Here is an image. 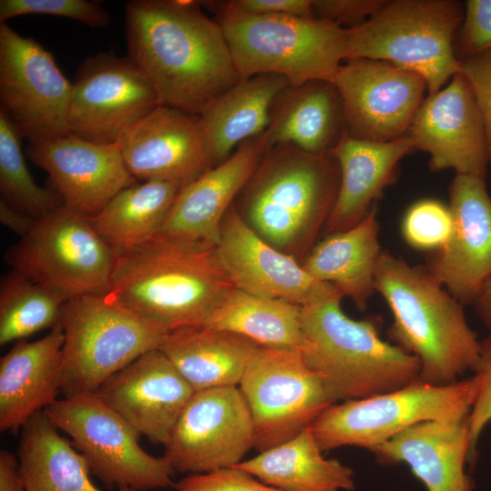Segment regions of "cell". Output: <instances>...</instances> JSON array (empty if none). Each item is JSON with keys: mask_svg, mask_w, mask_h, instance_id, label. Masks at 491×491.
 Listing matches in <instances>:
<instances>
[{"mask_svg": "<svg viewBox=\"0 0 491 491\" xmlns=\"http://www.w3.org/2000/svg\"><path fill=\"white\" fill-rule=\"evenodd\" d=\"M125 12L127 56L161 105L201 115L241 79L220 24L200 1L131 0Z\"/></svg>", "mask_w": 491, "mask_h": 491, "instance_id": "cell-1", "label": "cell"}, {"mask_svg": "<svg viewBox=\"0 0 491 491\" xmlns=\"http://www.w3.org/2000/svg\"><path fill=\"white\" fill-rule=\"evenodd\" d=\"M234 287L216 245L157 235L116 253L105 295L170 332L204 325Z\"/></svg>", "mask_w": 491, "mask_h": 491, "instance_id": "cell-2", "label": "cell"}, {"mask_svg": "<svg viewBox=\"0 0 491 491\" xmlns=\"http://www.w3.org/2000/svg\"><path fill=\"white\" fill-rule=\"evenodd\" d=\"M375 288L393 316L389 340L420 362L418 381L446 386L474 370L481 341L467 322L464 305L426 266L410 265L382 250Z\"/></svg>", "mask_w": 491, "mask_h": 491, "instance_id": "cell-3", "label": "cell"}, {"mask_svg": "<svg viewBox=\"0 0 491 491\" xmlns=\"http://www.w3.org/2000/svg\"><path fill=\"white\" fill-rule=\"evenodd\" d=\"M335 289L301 307V351L336 404L391 392L418 380L420 362L380 336L378 316L355 320Z\"/></svg>", "mask_w": 491, "mask_h": 491, "instance_id": "cell-4", "label": "cell"}, {"mask_svg": "<svg viewBox=\"0 0 491 491\" xmlns=\"http://www.w3.org/2000/svg\"><path fill=\"white\" fill-rule=\"evenodd\" d=\"M339 185V165L331 153L275 145L239 194L238 212L274 247L291 256L296 250L301 254L326 225Z\"/></svg>", "mask_w": 491, "mask_h": 491, "instance_id": "cell-5", "label": "cell"}, {"mask_svg": "<svg viewBox=\"0 0 491 491\" xmlns=\"http://www.w3.org/2000/svg\"><path fill=\"white\" fill-rule=\"evenodd\" d=\"M464 18L455 0H393L346 28V60H382L422 75L428 94L460 72L454 37Z\"/></svg>", "mask_w": 491, "mask_h": 491, "instance_id": "cell-6", "label": "cell"}, {"mask_svg": "<svg viewBox=\"0 0 491 491\" xmlns=\"http://www.w3.org/2000/svg\"><path fill=\"white\" fill-rule=\"evenodd\" d=\"M241 78L274 74L289 85L334 82L346 59V28L315 16L216 12Z\"/></svg>", "mask_w": 491, "mask_h": 491, "instance_id": "cell-7", "label": "cell"}, {"mask_svg": "<svg viewBox=\"0 0 491 491\" xmlns=\"http://www.w3.org/2000/svg\"><path fill=\"white\" fill-rule=\"evenodd\" d=\"M59 323L65 334V396L96 393L111 376L159 349L169 333L105 294L67 300Z\"/></svg>", "mask_w": 491, "mask_h": 491, "instance_id": "cell-8", "label": "cell"}, {"mask_svg": "<svg viewBox=\"0 0 491 491\" xmlns=\"http://www.w3.org/2000/svg\"><path fill=\"white\" fill-rule=\"evenodd\" d=\"M476 392L473 376L446 386L417 380L391 392L334 404L310 427L322 452L347 446L372 452L417 424L467 418Z\"/></svg>", "mask_w": 491, "mask_h": 491, "instance_id": "cell-9", "label": "cell"}, {"mask_svg": "<svg viewBox=\"0 0 491 491\" xmlns=\"http://www.w3.org/2000/svg\"><path fill=\"white\" fill-rule=\"evenodd\" d=\"M115 259L116 253L95 232L90 217L64 204L37 219L5 255L12 270L67 300L105 294Z\"/></svg>", "mask_w": 491, "mask_h": 491, "instance_id": "cell-10", "label": "cell"}, {"mask_svg": "<svg viewBox=\"0 0 491 491\" xmlns=\"http://www.w3.org/2000/svg\"><path fill=\"white\" fill-rule=\"evenodd\" d=\"M44 412L108 488L141 491L172 485L175 471L170 461L146 453L138 442L141 435L95 393L56 399Z\"/></svg>", "mask_w": 491, "mask_h": 491, "instance_id": "cell-11", "label": "cell"}, {"mask_svg": "<svg viewBox=\"0 0 491 491\" xmlns=\"http://www.w3.org/2000/svg\"><path fill=\"white\" fill-rule=\"evenodd\" d=\"M259 452L297 436L334 401L298 349L261 346L238 386Z\"/></svg>", "mask_w": 491, "mask_h": 491, "instance_id": "cell-12", "label": "cell"}, {"mask_svg": "<svg viewBox=\"0 0 491 491\" xmlns=\"http://www.w3.org/2000/svg\"><path fill=\"white\" fill-rule=\"evenodd\" d=\"M70 83L53 55L0 23V112L29 143L70 134Z\"/></svg>", "mask_w": 491, "mask_h": 491, "instance_id": "cell-13", "label": "cell"}, {"mask_svg": "<svg viewBox=\"0 0 491 491\" xmlns=\"http://www.w3.org/2000/svg\"><path fill=\"white\" fill-rule=\"evenodd\" d=\"M160 105L152 83L128 56L99 52L80 64L72 82L69 132L92 143L116 144Z\"/></svg>", "mask_w": 491, "mask_h": 491, "instance_id": "cell-14", "label": "cell"}, {"mask_svg": "<svg viewBox=\"0 0 491 491\" xmlns=\"http://www.w3.org/2000/svg\"><path fill=\"white\" fill-rule=\"evenodd\" d=\"M254 424L238 386L195 391L165 447L175 471L203 474L233 467L254 447Z\"/></svg>", "mask_w": 491, "mask_h": 491, "instance_id": "cell-15", "label": "cell"}, {"mask_svg": "<svg viewBox=\"0 0 491 491\" xmlns=\"http://www.w3.org/2000/svg\"><path fill=\"white\" fill-rule=\"evenodd\" d=\"M334 83L342 97L346 134L373 142L406 135L427 90L419 74L372 59L344 61Z\"/></svg>", "mask_w": 491, "mask_h": 491, "instance_id": "cell-16", "label": "cell"}, {"mask_svg": "<svg viewBox=\"0 0 491 491\" xmlns=\"http://www.w3.org/2000/svg\"><path fill=\"white\" fill-rule=\"evenodd\" d=\"M408 135L414 149L430 156V171L486 177L489 165L483 119L471 86L462 73L424 99Z\"/></svg>", "mask_w": 491, "mask_h": 491, "instance_id": "cell-17", "label": "cell"}, {"mask_svg": "<svg viewBox=\"0 0 491 491\" xmlns=\"http://www.w3.org/2000/svg\"><path fill=\"white\" fill-rule=\"evenodd\" d=\"M135 180L184 187L214 165L200 115L160 105L129 127L117 142Z\"/></svg>", "mask_w": 491, "mask_h": 491, "instance_id": "cell-18", "label": "cell"}, {"mask_svg": "<svg viewBox=\"0 0 491 491\" xmlns=\"http://www.w3.org/2000/svg\"><path fill=\"white\" fill-rule=\"evenodd\" d=\"M216 247L233 285L248 294L303 307L336 289L311 276L293 256L267 243L234 205L223 220Z\"/></svg>", "mask_w": 491, "mask_h": 491, "instance_id": "cell-19", "label": "cell"}, {"mask_svg": "<svg viewBox=\"0 0 491 491\" xmlns=\"http://www.w3.org/2000/svg\"><path fill=\"white\" fill-rule=\"evenodd\" d=\"M453 231L425 265L461 304L472 305L491 275V196L486 178L456 175L449 187Z\"/></svg>", "mask_w": 491, "mask_h": 491, "instance_id": "cell-20", "label": "cell"}, {"mask_svg": "<svg viewBox=\"0 0 491 491\" xmlns=\"http://www.w3.org/2000/svg\"><path fill=\"white\" fill-rule=\"evenodd\" d=\"M27 157L44 169L51 189L64 205L94 216L122 189L136 180L127 170L118 145L92 143L73 134L29 143Z\"/></svg>", "mask_w": 491, "mask_h": 491, "instance_id": "cell-21", "label": "cell"}, {"mask_svg": "<svg viewBox=\"0 0 491 491\" xmlns=\"http://www.w3.org/2000/svg\"><path fill=\"white\" fill-rule=\"evenodd\" d=\"M194 393L171 361L155 349L111 376L95 394L141 436L165 446Z\"/></svg>", "mask_w": 491, "mask_h": 491, "instance_id": "cell-22", "label": "cell"}, {"mask_svg": "<svg viewBox=\"0 0 491 491\" xmlns=\"http://www.w3.org/2000/svg\"><path fill=\"white\" fill-rule=\"evenodd\" d=\"M265 134L182 187L159 235L217 245L223 220L268 149Z\"/></svg>", "mask_w": 491, "mask_h": 491, "instance_id": "cell-23", "label": "cell"}, {"mask_svg": "<svg viewBox=\"0 0 491 491\" xmlns=\"http://www.w3.org/2000/svg\"><path fill=\"white\" fill-rule=\"evenodd\" d=\"M65 334L57 324L44 337L25 339L0 359V430L15 433L62 393Z\"/></svg>", "mask_w": 491, "mask_h": 491, "instance_id": "cell-24", "label": "cell"}, {"mask_svg": "<svg viewBox=\"0 0 491 491\" xmlns=\"http://www.w3.org/2000/svg\"><path fill=\"white\" fill-rule=\"evenodd\" d=\"M414 150L408 133L388 142H373L347 134L331 154L340 168L337 196L326 223L327 235L349 229L376 205L385 189L396 183L399 162Z\"/></svg>", "mask_w": 491, "mask_h": 491, "instance_id": "cell-25", "label": "cell"}, {"mask_svg": "<svg viewBox=\"0 0 491 491\" xmlns=\"http://www.w3.org/2000/svg\"><path fill=\"white\" fill-rule=\"evenodd\" d=\"M467 418L417 424L372 453L382 465H407L426 491H473V480L466 473L470 457Z\"/></svg>", "mask_w": 491, "mask_h": 491, "instance_id": "cell-26", "label": "cell"}, {"mask_svg": "<svg viewBox=\"0 0 491 491\" xmlns=\"http://www.w3.org/2000/svg\"><path fill=\"white\" fill-rule=\"evenodd\" d=\"M268 147L292 145L314 154L331 153L346 135L344 105L334 82L288 85L276 98L265 131Z\"/></svg>", "mask_w": 491, "mask_h": 491, "instance_id": "cell-27", "label": "cell"}, {"mask_svg": "<svg viewBox=\"0 0 491 491\" xmlns=\"http://www.w3.org/2000/svg\"><path fill=\"white\" fill-rule=\"evenodd\" d=\"M261 346L233 332L189 326L170 331L159 350L199 391L238 386Z\"/></svg>", "mask_w": 491, "mask_h": 491, "instance_id": "cell-28", "label": "cell"}, {"mask_svg": "<svg viewBox=\"0 0 491 491\" xmlns=\"http://www.w3.org/2000/svg\"><path fill=\"white\" fill-rule=\"evenodd\" d=\"M376 205L353 227L328 235L302 264L317 281L332 285L364 311L376 292L375 276L382 248Z\"/></svg>", "mask_w": 491, "mask_h": 491, "instance_id": "cell-29", "label": "cell"}, {"mask_svg": "<svg viewBox=\"0 0 491 491\" xmlns=\"http://www.w3.org/2000/svg\"><path fill=\"white\" fill-rule=\"evenodd\" d=\"M288 85L285 77L274 74L241 78L200 115L214 166L243 142L265 133L274 103Z\"/></svg>", "mask_w": 491, "mask_h": 491, "instance_id": "cell-30", "label": "cell"}, {"mask_svg": "<svg viewBox=\"0 0 491 491\" xmlns=\"http://www.w3.org/2000/svg\"><path fill=\"white\" fill-rule=\"evenodd\" d=\"M323 453L309 426L233 467L281 491L353 490V469L337 459L326 458Z\"/></svg>", "mask_w": 491, "mask_h": 491, "instance_id": "cell-31", "label": "cell"}, {"mask_svg": "<svg viewBox=\"0 0 491 491\" xmlns=\"http://www.w3.org/2000/svg\"><path fill=\"white\" fill-rule=\"evenodd\" d=\"M17 459L25 491H101L90 478L84 456L59 434L44 411L22 427Z\"/></svg>", "mask_w": 491, "mask_h": 491, "instance_id": "cell-32", "label": "cell"}, {"mask_svg": "<svg viewBox=\"0 0 491 491\" xmlns=\"http://www.w3.org/2000/svg\"><path fill=\"white\" fill-rule=\"evenodd\" d=\"M180 189L166 182H135L91 216V225L115 253L128 250L160 234Z\"/></svg>", "mask_w": 491, "mask_h": 491, "instance_id": "cell-33", "label": "cell"}, {"mask_svg": "<svg viewBox=\"0 0 491 491\" xmlns=\"http://www.w3.org/2000/svg\"><path fill=\"white\" fill-rule=\"evenodd\" d=\"M202 326L241 335L265 347L302 351L305 345L301 306L256 296L236 287Z\"/></svg>", "mask_w": 491, "mask_h": 491, "instance_id": "cell-34", "label": "cell"}, {"mask_svg": "<svg viewBox=\"0 0 491 491\" xmlns=\"http://www.w3.org/2000/svg\"><path fill=\"white\" fill-rule=\"evenodd\" d=\"M66 301L60 294L12 270L0 286V345L53 328L59 324Z\"/></svg>", "mask_w": 491, "mask_h": 491, "instance_id": "cell-35", "label": "cell"}, {"mask_svg": "<svg viewBox=\"0 0 491 491\" xmlns=\"http://www.w3.org/2000/svg\"><path fill=\"white\" fill-rule=\"evenodd\" d=\"M22 139L17 129L0 112L1 200L15 210L39 219L64 203L53 189L35 183L25 164Z\"/></svg>", "mask_w": 491, "mask_h": 491, "instance_id": "cell-36", "label": "cell"}, {"mask_svg": "<svg viewBox=\"0 0 491 491\" xmlns=\"http://www.w3.org/2000/svg\"><path fill=\"white\" fill-rule=\"evenodd\" d=\"M453 231V215L442 202L425 198L412 204L401 222V235L414 249L429 253L443 248Z\"/></svg>", "mask_w": 491, "mask_h": 491, "instance_id": "cell-37", "label": "cell"}, {"mask_svg": "<svg viewBox=\"0 0 491 491\" xmlns=\"http://www.w3.org/2000/svg\"><path fill=\"white\" fill-rule=\"evenodd\" d=\"M26 15H48L74 19L95 28H105L110 15L96 1L1 0L0 23Z\"/></svg>", "mask_w": 491, "mask_h": 491, "instance_id": "cell-38", "label": "cell"}, {"mask_svg": "<svg viewBox=\"0 0 491 491\" xmlns=\"http://www.w3.org/2000/svg\"><path fill=\"white\" fill-rule=\"evenodd\" d=\"M476 385V397L467 422L470 433V457L475 456L476 444L491 422V334L480 342L479 358L473 370Z\"/></svg>", "mask_w": 491, "mask_h": 491, "instance_id": "cell-39", "label": "cell"}, {"mask_svg": "<svg viewBox=\"0 0 491 491\" xmlns=\"http://www.w3.org/2000/svg\"><path fill=\"white\" fill-rule=\"evenodd\" d=\"M459 61L491 50V0H467L458 35Z\"/></svg>", "mask_w": 491, "mask_h": 491, "instance_id": "cell-40", "label": "cell"}, {"mask_svg": "<svg viewBox=\"0 0 491 491\" xmlns=\"http://www.w3.org/2000/svg\"><path fill=\"white\" fill-rule=\"evenodd\" d=\"M173 486L174 491H281L235 467L191 474Z\"/></svg>", "mask_w": 491, "mask_h": 491, "instance_id": "cell-41", "label": "cell"}, {"mask_svg": "<svg viewBox=\"0 0 491 491\" xmlns=\"http://www.w3.org/2000/svg\"><path fill=\"white\" fill-rule=\"evenodd\" d=\"M460 73L468 81L478 105L491 165V50L461 60Z\"/></svg>", "mask_w": 491, "mask_h": 491, "instance_id": "cell-42", "label": "cell"}, {"mask_svg": "<svg viewBox=\"0 0 491 491\" xmlns=\"http://www.w3.org/2000/svg\"><path fill=\"white\" fill-rule=\"evenodd\" d=\"M386 0H312L314 16L350 28L376 15Z\"/></svg>", "mask_w": 491, "mask_h": 491, "instance_id": "cell-43", "label": "cell"}, {"mask_svg": "<svg viewBox=\"0 0 491 491\" xmlns=\"http://www.w3.org/2000/svg\"><path fill=\"white\" fill-rule=\"evenodd\" d=\"M200 3L205 6H212L216 12L231 14L314 16L312 0H231L223 4Z\"/></svg>", "mask_w": 491, "mask_h": 491, "instance_id": "cell-44", "label": "cell"}, {"mask_svg": "<svg viewBox=\"0 0 491 491\" xmlns=\"http://www.w3.org/2000/svg\"><path fill=\"white\" fill-rule=\"evenodd\" d=\"M0 491H25L18 459L4 449L0 451Z\"/></svg>", "mask_w": 491, "mask_h": 491, "instance_id": "cell-45", "label": "cell"}, {"mask_svg": "<svg viewBox=\"0 0 491 491\" xmlns=\"http://www.w3.org/2000/svg\"><path fill=\"white\" fill-rule=\"evenodd\" d=\"M37 219L15 210L4 201H0V221L11 231L24 236Z\"/></svg>", "mask_w": 491, "mask_h": 491, "instance_id": "cell-46", "label": "cell"}, {"mask_svg": "<svg viewBox=\"0 0 491 491\" xmlns=\"http://www.w3.org/2000/svg\"><path fill=\"white\" fill-rule=\"evenodd\" d=\"M472 306L491 334V275L477 293Z\"/></svg>", "mask_w": 491, "mask_h": 491, "instance_id": "cell-47", "label": "cell"}]
</instances>
